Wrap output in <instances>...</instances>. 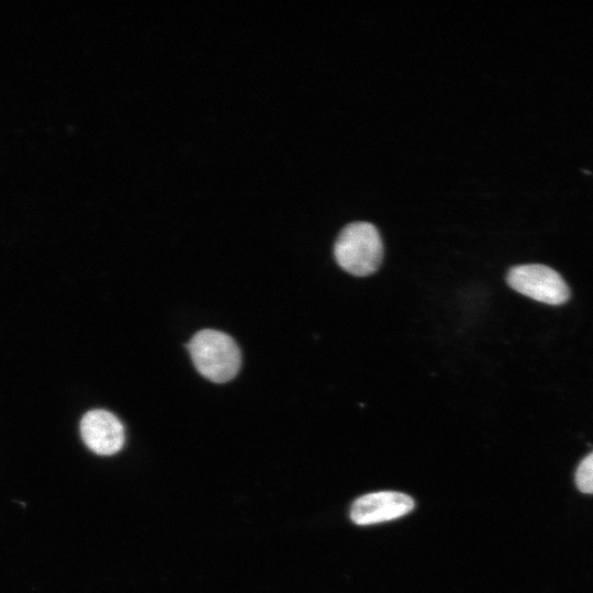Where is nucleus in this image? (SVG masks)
<instances>
[{
	"label": "nucleus",
	"mask_w": 593,
	"mask_h": 593,
	"mask_svg": "<svg viewBox=\"0 0 593 593\" xmlns=\"http://www.w3.org/2000/svg\"><path fill=\"white\" fill-rule=\"evenodd\" d=\"M193 365L206 379L215 383L232 380L239 371L242 356L235 340L215 329H202L187 345Z\"/></svg>",
	"instance_id": "nucleus-1"
},
{
	"label": "nucleus",
	"mask_w": 593,
	"mask_h": 593,
	"mask_svg": "<svg viewBox=\"0 0 593 593\" xmlns=\"http://www.w3.org/2000/svg\"><path fill=\"white\" fill-rule=\"evenodd\" d=\"M337 264L348 273L366 277L373 273L383 257V244L374 225L354 222L346 225L334 245Z\"/></svg>",
	"instance_id": "nucleus-2"
},
{
	"label": "nucleus",
	"mask_w": 593,
	"mask_h": 593,
	"mask_svg": "<svg viewBox=\"0 0 593 593\" xmlns=\"http://www.w3.org/2000/svg\"><path fill=\"white\" fill-rule=\"evenodd\" d=\"M508 286L530 299L559 305L570 298V289L563 278L552 268L539 265H519L510 269Z\"/></svg>",
	"instance_id": "nucleus-3"
},
{
	"label": "nucleus",
	"mask_w": 593,
	"mask_h": 593,
	"mask_svg": "<svg viewBox=\"0 0 593 593\" xmlns=\"http://www.w3.org/2000/svg\"><path fill=\"white\" fill-rule=\"evenodd\" d=\"M414 507V500L404 493L380 491L358 497L351 505L350 518L357 525H372L399 518Z\"/></svg>",
	"instance_id": "nucleus-4"
},
{
	"label": "nucleus",
	"mask_w": 593,
	"mask_h": 593,
	"mask_svg": "<svg viewBox=\"0 0 593 593\" xmlns=\"http://www.w3.org/2000/svg\"><path fill=\"white\" fill-rule=\"evenodd\" d=\"M86 446L101 456L116 454L124 445V428L120 419L105 410H91L80 422Z\"/></svg>",
	"instance_id": "nucleus-5"
},
{
	"label": "nucleus",
	"mask_w": 593,
	"mask_h": 593,
	"mask_svg": "<svg viewBox=\"0 0 593 593\" xmlns=\"http://www.w3.org/2000/svg\"><path fill=\"white\" fill-rule=\"evenodd\" d=\"M575 484L583 493H593V451L585 456L575 471Z\"/></svg>",
	"instance_id": "nucleus-6"
}]
</instances>
